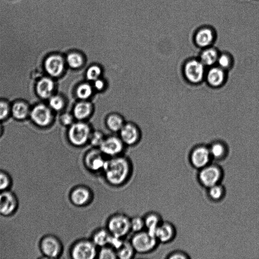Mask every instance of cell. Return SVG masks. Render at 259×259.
Here are the masks:
<instances>
[{
    "instance_id": "6da1fadb",
    "label": "cell",
    "mask_w": 259,
    "mask_h": 259,
    "mask_svg": "<svg viewBox=\"0 0 259 259\" xmlns=\"http://www.w3.org/2000/svg\"><path fill=\"white\" fill-rule=\"evenodd\" d=\"M131 172V163L121 156L107 160L103 171L107 183L114 186H121L126 182Z\"/></svg>"
},
{
    "instance_id": "7a4b0ae2",
    "label": "cell",
    "mask_w": 259,
    "mask_h": 259,
    "mask_svg": "<svg viewBox=\"0 0 259 259\" xmlns=\"http://www.w3.org/2000/svg\"><path fill=\"white\" fill-rule=\"evenodd\" d=\"M223 177L224 172L222 167L212 163L198 170L197 175L199 183L207 189L221 183Z\"/></svg>"
},
{
    "instance_id": "3957f363",
    "label": "cell",
    "mask_w": 259,
    "mask_h": 259,
    "mask_svg": "<svg viewBox=\"0 0 259 259\" xmlns=\"http://www.w3.org/2000/svg\"><path fill=\"white\" fill-rule=\"evenodd\" d=\"M131 218L123 213H117L110 216L107 222L106 228L114 237L124 239L131 232Z\"/></svg>"
},
{
    "instance_id": "277c9868",
    "label": "cell",
    "mask_w": 259,
    "mask_h": 259,
    "mask_svg": "<svg viewBox=\"0 0 259 259\" xmlns=\"http://www.w3.org/2000/svg\"><path fill=\"white\" fill-rule=\"evenodd\" d=\"M130 242L136 253L139 254L150 253L155 250L159 244L155 235L147 230L135 233Z\"/></svg>"
},
{
    "instance_id": "5b68a950",
    "label": "cell",
    "mask_w": 259,
    "mask_h": 259,
    "mask_svg": "<svg viewBox=\"0 0 259 259\" xmlns=\"http://www.w3.org/2000/svg\"><path fill=\"white\" fill-rule=\"evenodd\" d=\"M207 69L198 59L189 60L183 67L184 77L192 84H199L205 80Z\"/></svg>"
},
{
    "instance_id": "8992f818",
    "label": "cell",
    "mask_w": 259,
    "mask_h": 259,
    "mask_svg": "<svg viewBox=\"0 0 259 259\" xmlns=\"http://www.w3.org/2000/svg\"><path fill=\"white\" fill-rule=\"evenodd\" d=\"M39 249L45 258L50 259L59 258L63 251L61 240L52 235H45L41 238L39 242Z\"/></svg>"
},
{
    "instance_id": "52a82bcc",
    "label": "cell",
    "mask_w": 259,
    "mask_h": 259,
    "mask_svg": "<svg viewBox=\"0 0 259 259\" xmlns=\"http://www.w3.org/2000/svg\"><path fill=\"white\" fill-rule=\"evenodd\" d=\"M97 248L91 240L82 239L73 245L70 254L74 259H94L97 257Z\"/></svg>"
},
{
    "instance_id": "ba28073f",
    "label": "cell",
    "mask_w": 259,
    "mask_h": 259,
    "mask_svg": "<svg viewBox=\"0 0 259 259\" xmlns=\"http://www.w3.org/2000/svg\"><path fill=\"white\" fill-rule=\"evenodd\" d=\"M189 161L191 166L199 170L212 163V158L208 146L199 145L190 152Z\"/></svg>"
},
{
    "instance_id": "9c48e42d",
    "label": "cell",
    "mask_w": 259,
    "mask_h": 259,
    "mask_svg": "<svg viewBox=\"0 0 259 259\" xmlns=\"http://www.w3.org/2000/svg\"><path fill=\"white\" fill-rule=\"evenodd\" d=\"M19 208L17 195L11 190L1 193L0 197V215L9 217L16 214Z\"/></svg>"
},
{
    "instance_id": "30bf717a",
    "label": "cell",
    "mask_w": 259,
    "mask_h": 259,
    "mask_svg": "<svg viewBox=\"0 0 259 259\" xmlns=\"http://www.w3.org/2000/svg\"><path fill=\"white\" fill-rule=\"evenodd\" d=\"M90 137V128L87 124L83 123L73 124L69 132V140L72 145L76 147L84 145Z\"/></svg>"
},
{
    "instance_id": "8fae6325",
    "label": "cell",
    "mask_w": 259,
    "mask_h": 259,
    "mask_svg": "<svg viewBox=\"0 0 259 259\" xmlns=\"http://www.w3.org/2000/svg\"><path fill=\"white\" fill-rule=\"evenodd\" d=\"M216 38L215 31L212 27L208 26L199 28L193 37L195 44L202 49L212 46Z\"/></svg>"
},
{
    "instance_id": "7c38bea8",
    "label": "cell",
    "mask_w": 259,
    "mask_h": 259,
    "mask_svg": "<svg viewBox=\"0 0 259 259\" xmlns=\"http://www.w3.org/2000/svg\"><path fill=\"white\" fill-rule=\"evenodd\" d=\"M30 116L35 124L42 127L48 126L53 119L50 108L43 104H38L35 106L31 110Z\"/></svg>"
},
{
    "instance_id": "4fadbf2b",
    "label": "cell",
    "mask_w": 259,
    "mask_h": 259,
    "mask_svg": "<svg viewBox=\"0 0 259 259\" xmlns=\"http://www.w3.org/2000/svg\"><path fill=\"white\" fill-rule=\"evenodd\" d=\"M107 160L105 155L98 150H92L86 155L84 158V164L87 169L93 173L103 171Z\"/></svg>"
},
{
    "instance_id": "5bb4252c",
    "label": "cell",
    "mask_w": 259,
    "mask_h": 259,
    "mask_svg": "<svg viewBox=\"0 0 259 259\" xmlns=\"http://www.w3.org/2000/svg\"><path fill=\"white\" fill-rule=\"evenodd\" d=\"M92 198V193L87 186H78L70 192V199L75 206L82 207L87 205Z\"/></svg>"
},
{
    "instance_id": "9a60e30c",
    "label": "cell",
    "mask_w": 259,
    "mask_h": 259,
    "mask_svg": "<svg viewBox=\"0 0 259 259\" xmlns=\"http://www.w3.org/2000/svg\"><path fill=\"white\" fill-rule=\"evenodd\" d=\"M122 140L114 137L104 139L99 146V150L105 156L110 158L119 156L123 151Z\"/></svg>"
},
{
    "instance_id": "2e32d148",
    "label": "cell",
    "mask_w": 259,
    "mask_h": 259,
    "mask_svg": "<svg viewBox=\"0 0 259 259\" xmlns=\"http://www.w3.org/2000/svg\"><path fill=\"white\" fill-rule=\"evenodd\" d=\"M177 235L174 225L169 221H163L157 228L155 235L159 243L168 244L173 241Z\"/></svg>"
},
{
    "instance_id": "e0dca14e",
    "label": "cell",
    "mask_w": 259,
    "mask_h": 259,
    "mask_svg": "<svg viewBox=\"0 0 259 259\" xmlns=\"http://www.w3.org/2000/svg\"><path fill=\"white\" fill-rule=\"evenodd\" d=\"M44 68L47 73L53 77L61 75L65 68V62L59 55H52L47 57L44 63Z\"/></svg>"
},
{
    "instance_id": "ac0fdd59",
    "label": "cell",
    "mask_w": 259,
    "mask_h": 259,
    "mask_svg": "<svg viewBox=\"0 0 259 259\" xmlns=\"http://www.w3.org/2000/svg\"><path fill=\"white\" fill-rule=\"evenodd\" d=\"M227 79L226 71L218 66L207 69L205 80L211 87L219 88L225 84Z\"/></svg>"
},
{
    "instance_id": "d6986e66",
    "label": "cell",
    "mask_w": 259,
    "mask_h": 259,
    "mask_svg": "<svg viewBox=\"0 0 259 259\" xmlns=\"http://www.w3.org/2000/svg\"><path fill=\"white\" fill-rule=\"evenodd\" d=\"M54 87V83L52 79L43 77L40 79L37 83L36 92L38 95L41 98H49L52 96Z\"/></svg>"
},
{
    "instance_id": "ffe728a7",
    "label": "cell",
    "mask_w": 259,
    "mask_h": 259,
    "mask_svg": "<svg viewBox=\"0 0 259 259\" xmlns=\"http://www.w3.org/2000/svg\"><path fill=\"white\" fill-rule=\"evenodd\" d=\"M220 53L216 48L213 46L209 47L202 49L198 59L209 68L217 65Z\"/></svg>"
},
{
    "instance_id": "44dd1931",
    "label": "cell",
    "mask_w": 259,
    "mask_h": 259,
    "mask_svg": "<svg viewBox=\"0 0 259 259\" xmlns=\"http://www.w3.org/2000/svg\"><path fill=\"white\" fill-rule=\"evenodd\" d=\"M29 105L23 101H17L11 107V112L13 117L18 120L25 119L30 114Z\"/></svg>"
},
{
    "instance_id": "7402d4cb",
    "label": "cell",
    "mask_w": 259,
    "mask_h": 259,
    "mask_svg": "<svg viewBox=\"0 0 259 259\" xmlns=\"http://www.w3.org/2000/svg\"><path fill=\"white\" fill-rule=\"evenodd\" d=\"M209 148L213 160H223L228 155V147L223 142H214L209 146Z\"/></svg>"
},
{
    "instance_id": "603a6c76",
    "label": "cell",
    "mask_w": 259,
    "mask_h": 259,
    "mask_svg": "<svg viewBox=\"0 0 259 259\" xmlns=\"http://www.w3.org/2000/svg\"><path fill=\"white\" fill-rule=\"evenodd\" d=\"M121 131V140L128 146H132L138 139V133L137 129L132 125H124Z\"/></svg>"
},
{
    "instance_id": "cb8c5ba5",
    "label": "cell",
    "mask_w": 259,
    "mask_h": 259,
    "mask_svg": "<svg viewBox=\"0 0 259 259\" xmlns=\"http://www.w3.org/2000/svg\"><path fill=\"white\" fill-rule=\"evenodd\" d=\"M111 235L107 228H99L94 232L91 240L97 248L109 245Z\"/></svg>"
},
{
    "instance_id": "d4e9b609",
    "label": "cell",
    "mask_w": 259,
    "mask_h": 259,
    "mask_svg": "<svg viewBox=\"0 0 259 259\" xmlns=\"http://www.w3.org/2000/svg\"><path fill=\"white\" fill-rule=\"evenodd\" d=\"M145 223V229L154 234L157 228L163 221L161 216L156 212H150L143 217Z\"/></svg>"
},
{
    "instance_id": "484cf974",
    "label": "cell",
    "mask_w": 259,
    "mask_h": 259,
    "mask_svg": "<svg viewBox=\"0 0 259 259\" xmlns=\"http://www.w3.org/2000/svg\"><path fill=\"white\" fill-rule=\"evenodd\" d=\"M91 105L89 102H80L77 103L74 109V116L78 120L87 118L91 113Z\"/></svg>"
},
{
    "instance_id": "4316f807",
    "label": "cell",
    "mask_w": 259,
    "mask_h": 259,
    "mask_svg": "<svg viewBox=\"0 0 259 259\" xmlns=\"http://www.w3.org/2000/svg\"><path fill=\"white\" fill-rule=\"evenodd\" d=\"M118 259H132L136 253L130 241L124 240L122 245L116 250Z\"/></svg>"
},
{
    "instance_id": "83f0119b",
    "label": "cell",
    "mask_w": 259,
    "mask_h": 259,
    "mask_svg": "<svg viewBox=\"0 0 259 259\" xmlns=\"http://www.w3.org/2000/svg\"><path fill=\"white\" fill-rule=\"evenodd\" d=\"M207 189L209 198L214 202H219L225 197L226 189L221 183L215 185Z\"/></svg>"
},
{
    "instance_id": "f1b7e54d",
    "label": "cell",
    "mask_w": 259,
    "mask_h": 259,
    "mask_svg": "<svg viewBox=\"0 0 259 259\" xmlns=\"http://www.w3.org/2000/svg\"><path fill=\"white\" fill-rule=\"evenodd\" d=\"M12 185L13 179L9 173L0 169V192L11 190Z\"/></svg>"
},
{
    "instance_id": "f546056e",
    "label": "cell",
    "mask_w": 259,
    "mask_h": 259,
    "mask_svg": "<svg viewBox=\"0 0 259 259\" xmlns=\"http://www.w3.org/2000/svg\"><path fill=\"white\" fill-rule=\"evenodd\" d=\"M234 65L233 57L227 53H220L217 63V66L227 71L232 69Z\"/></svg>"
},
{
    "instance_id": "4dcf8cb0",
    "label": "cell",
    "mask_w": 259,
    "mask_h": 259,
    "mask_svg": "<svg viewBox=\"0 0 259 259\" xmlns=\"http://www.w3.org/2000/svg\"><path fill=\"white\" fill-rule=\"evenodd\" d=\"M97 258L99 259H118L116 250L109 245L99 248Z\"/></svg>"
},
{
    "instance_id": "1f68e13d",
    "label": "cell",
    "mask_w": 259,
    "mask_h": 259,
    "mask_svg": "<svg viewBox=\"0 0 259 259\" xmlns=\"http://www.w3.org/2000/svg\"><path fill=\"white\" fill-rule=\"evenodd\" d=\"M107 125L109 128L115 132L120 131L124 126L122 119L117 115H111L107 120Z\"/></svg>"
},
{
    "instance_id": "d6a6232c",
    "label": "cell",
    "mask_w": 259,
    "mask_h": 259,
    "mask_svg": "<svg viewBox=\"0 0 259 259\" xmlns=\"http://www.w3.org/2000/svg\"><path fill=\"white\" fill-rule=\"evenodd\" d=\"M67 62L71 68L78 69L82 66L83 60L82 56L80 54L73 52L68 55Z\"/></svg>"
},
{
    "instance_id": "836d02e7",
    "label": "cell",
    "mask_w": 259,
    "mask_h": 259,
    "mask_svg": "<svg viewBox=\"0 0 259 259\" xmlns=\"http://www.w3.org/2000/svg\"><path fill=\"white\" fill-rule=\"evenodd\" d=\"M92 94L91 86L88 84L84 83L80 85L77 89V95L78 97L82 100L89 98Z\"/></svg>"
},
{
    "instance_id": "e575fe53",
    "label": "cell",
    "mask_w": 259,
    "mask_h": 259,
    "mask_svg": "<svg viewBox=\"0 0 259 259\" xmlns=\"http://www.w3.org/2000/svg\"><path fill=\"white\" fill-rule=\"evenodd\" d=\"M131 230L137 233L145 230V223L143 217L135 216L131 218Z\"/></svg>"
},
{
    "instance_id": "d590c367",
    "label": "cell",
    "mask_w": 259,
    "mask_h": 259,
    "mask_svg": "<svg viewBox=\"0 0 259 259\" xmlns=\"http://www.w3.org/2000/svg\"><path fill=\"white\" fill-rule=\"evenodd\" d=\"M49 103L50 107L55 111L62 110L65 104L63 98L58 95L51 96Z\"/></svg>"
},
{
    "instance_id": "8d00e7d4",
    "label": "cell",
    "mask_w": 259,
    "mask_h": 259,
    "mask_svg": "<svg viewBox=\"0 0 259 259\" xmlns=\"http://www.w3.org/2000/svg\"><path fill=\"white\" fill-rule=\"evenodd\" d=\"M101 74V70L100 68L97 66H93L89 68L86 73V77L87 79L95 81L99 79Z\"/></svg>"
},
{
    "instance_id": "74e56055",
    "label": "cell",
    "mask_w": 259,
    "mask_h": 259,
    "mask_svg": "<svg viewBox=\"0 0 259 259\" xmlns=\"http://www.w3.org/2000/svg\"><path fill=\"white\" fill-rule=\"evenodd\" d=\"M11 112V107L8 103L4 100H0V121L4 120Z\"/></svg>"
},
{
    "instance_id": "f35d334b",
    "label": "cell",
    "mask_w": 259,
    "mask_h": 259,
    "mask_svg": "<svg viewBox=\"0 0 259 259\" xmlns=\"http://www.w3.org/2000/svg\"><path fill=\"white\" fill-rule=\"evenodd\" d=\"M169 259H189V255L184 252L182 251H175L171 252L167 256Z\"/></svg>"
},
{
    "instance_id": "ab89813d",
    "label": "cell",
    "mask_w": 259,
    "mask_h": 259,
    "mask_svg": "<svg viewBox=\"0 0 259 259\" xmlns=\"http://www.w3.org/2000/svg\"><path fill=\"white\" fill-rule=\"evenodd\" d=\"M104 140L102 134L96 132L91 137V142L92 145L94 146H100L101 143Z\"/></svg>"
},
{
    "instance_id": "60d3db41",
    "label": "cell",
    "mask_w": 259,
    "mask_h": 259,
    "mask_svg": "<svg viewBox=\"0 0 259 259\" xmlns=\"http://www.w3.org/2000/svg\"><path fill=\"white\" fill-rule=\"evenodd\" d=\"M62 121L65 125H71L73 122V117L70 114L66 113L62 117Z\"/></svg>"
},
{
    "instance_id": "b9f144b4",
    "label": "cell",
    "mask_w": 259,
    "mask_h": 259,
    "mask_svg": "<svg viewBox=\"0 0 259 259\" xmlns=\"http://www.w3.org/2000/svg\"><path fill=\"white\" fill-rule=\"evenodd\" d=\"M94 82V87L95 88L98 90H101L103 89L104 87V82L99 79H98L97 80H95Z\"/></svg>"
},
{
    "instance_id": "7bdbcfd3",
    "label": "cell",
    "mask_w": 259,
    "mask_h": 259,
    "mask_svg": "<svg viewBox=\"0 0 259 259\" xmlns=\"http://www.w3.org/2000/svg\"><path fill=\"white\" fill-rule=\"evenodd\" d=\"M2 128L1 125H0V135L1 134Z\"/></svg>"
},
{
    "instance_id": "ee69618b",
    "label": "cell",
    "mask_w": 259,
    "mask_h": 259,
    "mask_svg": "<svg viewBox=\"0 0 259 259\" xmlns=\"http://www.w3.org/2000/svg\"><path fill=\"white\" fill-rule=\"evenodd\" d=\"M1 193H2V192H0V197H1Z\"/></svg>"
}]
</instances>
